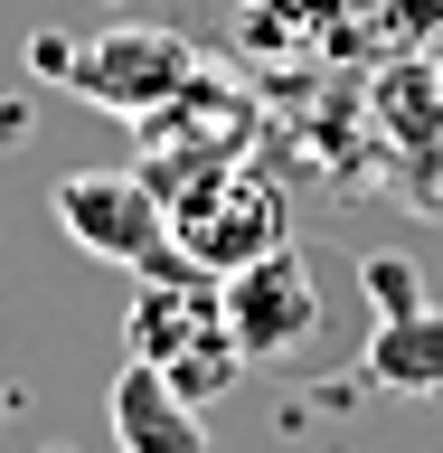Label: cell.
I'll return each instance as SVG.
<instances>
[{
	"label": "cell",
	"instance_id": "6da1fadb",
	"mask_svg": "<svg viewBox=\"0 0 443 453\" xmlns=\"http://www.w3.org/2000/svg\"><path fill=\"white\" fill-rule=\"evenodd\" d=\"M123 340L133 359H151L189 406H218L246 378V349H236V321H226V274H198L189 255H170L151 274H133V311H123Z\"/></svg>",
	"mask_w": 443,
	"mask_h": 453
},
{
	"label": "cell",
	"instance_id": "7a4b0ae2",
	"mask_svg": "<svg viewBox=\"0 0 443 453\" xmlns=\"http://www.w3.org/2000/svg\"><path fill=\"white\" fill-rule=\"evenodd\" d=\"M28 66L38 76H57L66 95H85V104L123 113V123H151V113L179 95V85L198 76V48L179 38V28H95V38H66V28H38L28 38Z\"/></svg>",
	"mask_w": 443,
	"mask_h": 453
},
{
	"label": "cell",
	"instance_id": "3957f363",
	"mask_svg": "<svg viewBox=\"0 0 443 453\" xmlns=\"http://www.w3.org/2000/svg\"><path fill=\"white\" fill-rule=\"evenodd\" d=\"M161 208H170V255H189L198 274H236L293 236L283 189L246 161H198L179 180H161Z\"/></svg>",
	"mask_w": 443,
	"mask_h": 453
},
{
	"label": "cell",
	"instance_id": "277c9868",
	"mask_svg": "<svg viewBox=\"0 0 443 453\" xmlns=\"http://www.w3.org/2000/svg\"><path fill=\"white\" fill-rule=\"evenodd\" d=\"M57 226L85 255L123 265V274L170 265V208H161V180L151 170H66L57 180Z\"/></svg>",
	"mask_w": 443,
	"mask_h": 453
},
{
	"label": "cell",
	"instance_id": "5b68a950",
	"mask_svg": "<svg viewBox=\"0 0 443 453\" xmlns=\"http://www.w3.org/2000/svg\"><path fill=\"white\" fill-rule=\"evenodd\" d=\"M226 321H236V349L246 359H293L321 340V283H311V255L274 246L226 274Z\"/></svg>",
	"mask_w": 443,
	"mask_h": 453
},
{
	"label": "cell",
	"instance_id": "8992f818",
	"mask_svg": "<svg viewBox=\"0 0 443 453\" xmlns=\"http://www.w3.org/2000/svg\"><path fill=\"white\" fill-rule=\"evenodd\" d=\"M104 416H113V444H123V453H208L198 406L170 388L151 359H123V378H113V396H104Z\"/></svg>",
	"mask_w": 443,
	"mask_h": 453
},
{
	"label": "cell",
	"instance_id": "52a82bcc",
	"mask_svg": "<svg viewBox=\"0 0 443 453\" xmlns=\"http://www.w3.org/2000/svg\"><path fill=\"white\" fill-rule=\"evenodd\" d=\"M368 378L396 388V396H443V311L434 303L378 311V331H368Z\"/></svg>",
	"mask_w": 443,
	"mask_h": 453
},
{
	"label": "cell",
	"instance_id": "ba28073f",
	"mask_svg": "<svg viewBox=\"0 0 443 453\" xmlns=\"http://www.w3.org/2000/svg\"><path fill=\"white\" fill-rule=\"evenodd\" d=\"M359 283H368V303H378V311L424 303V293H416V265H406V255H368V265H359Z\"/></svg>",
	"mask_w": 443,
	"mask_h": 453
}]
</instances>
